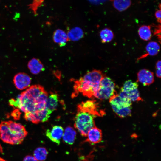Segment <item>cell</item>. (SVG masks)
Masks as SVG:
<instances>
[{"label":"cell","instance_id":"1","mask_svg":"<svg viewBox=\"0 0 161 161\" xmlns=\"http://www.w3.org/2000/svg\"><path fill=\"white\" fill-rule=\"evenodd\" d=\"M48 97L47 92L40 85L32 86L18 95L16 107L27 112H36L44 110Z\"/></svg>","mask_w":161,"mask_h":161},{"label":"cell","instance_id":"2","mask_svg":"<svg viewBox=\"0 0 161 161\" xmlns=\"http://www.w3.org/2000/svg\"><path fill=\"white\" fill-rule=\"evenodd\" d=\"M27 133L25 127L20 123L9 121H2L0 123V138L7 143L21 144Z\"/></svg>","mask_w":161,"mask_h":161},{"label":"cell","instance_id":"3","mask_svg":"<svg viewBox=\"0 0 161 161\" xmlns=\"http://www.w3.org/2000/svg\"><path fill=\"white\" fill-rule=\"evenodd\" d=\"M109 101L113 111L120 117L131 115L132 101L122 92L119 94L116 93L109 98Z\"/></svg>","mask_w":161,"mask_h":161},{"label":"cell","instance_id":"4","mask_svg":"<svg viewBox=\"0 0 161 161\" xmlns=\"http://www.w3.org/2000/svg\"><path fill=\"white\" fill-rule=\"evenodd\" d=\"M94 115L83 112H78L75 118L74 126L81 135L86 137L88 132L95 126Z\"/></svg>","mask_w":161,"mask_h":161},{"label":"cell","instance_id":"5","mask_svg":"<svg viewBox=\"0 0 161 161\" xmlns=\"http://www.w3.org/2000/svg\"><path fill=\"white\" fill-rule=\"evenodd\" d=\"M110 78L104 76L101 80L99 89L95 94V98L100 100L109 99L115 94V85Z\"/></svg>","mask_w":161,"mask_h":161},{"label":"cell","instance_id":"6","mask_svg":"<svg viewBox=\"0 0 161 161\" xmlns=\"http://www.w3.org/2000/svg\"><path fill=\"white\" fill-rule=\"evenodd\" d=\"M138 87L137 82L128 80L124 83L120 91L124 93L131 101H142V99L140 95Z\"/></svg>","mask_w":161,"mask_h":161},{"label":"cell","instance_id":"7","mask_svg":"<svg viewBox=\"0 0 161 161\" xmlns=\"http://www.w3.org/2000/svg\"><path fill=\"white\" fill-rule=\"evenodd\" d=\"M77 111L86 112L95 117L102 116L105 113L103 110L99 108L98 104L95 100L82 102L78 105Z\"/></svg>","mask_w":161,"mask_h":161},{"label":"cell","instance_id":"8","mask_svg":"<svg viewBox=\"0 0 161 161\" xmlns=\"http://www.w3.org/2000/svg\"><path fill=\"white\" fill-rule=\"evenodd\" d=\"M51 113L46 108L44 110L37 112L25 113L24 117L26 120L37 124L47 121Z\"/></svg>","mask_w":161,"mask_h":161},{"label":"cell","instance_id":"9","mask_svg":"<svg viewBox=\"0 0 161 161\" xmlns=\"http://www.w3.org/2000/svg\"><path fill=\"white\" fill-rule=\"evenodd\" d=\"M31 78L27 74L19 72L14 77L13 81L16 88L18 89L22 90L29 87L31 82Z\"/></svg>","mask_w":161,"mask_h":161},{"label":"cell","instance_id":"10","mask_svg":"<svg viewBox=\"0 0 161 161\" xmlns=\"http://www.w3.org/2000/svg\"><path fill=\"white\" fill-rule=\"evenodd\" d=\"M64 132V129L62 126L55 125L51 129H47L46 135L51 141L58 145L60 144V140L62 137Z\"/></svg>","mask_w":161,"mask_h":161},{"label":"cell","instance_id":"11","mask_svg":"<svg viewBox=\"0 0 161 161\" xmlns=\"http://www.w3.org/2000/svg\"><path fill=\"white\" fill-rule=\"evenodd\" d=\"M153 73L149 70L143 69L140 70L137 74V80L144 86H148L154 81Z\"/></svg>","mask_w":161,"mask_h":161},{"label":"cell","instance_id":"12","mask_svg":"<svg viewBox=\"0 0 161 161\" xmlns=\"http://www.w3.org/2000/svg\"><path fill=\"white\" fill-rule=\"evenodd\" d=\"M87 136L86 142H88L91 144L99 143L102 139L101 130L95 126L89 130Z\"/></svg>","mask_w":161,"mask_h":161},{"label":"cell","instance_id":"13","mask_svg":"<svg viewBox=\"0 0 161 161\" xmlns=\"http://www.w3.org/2000/svg\"><path fill=\"white\" fill-rule=\"evenodd\" d=\"M52 38L54 42L60 47L65 46L69 41L67 33L60 29H57L54 32Z\"/></svg>","mask_w":161,"mask_h":161},{"label":"cell","instance_id":"14","mask_svg":"<svg viewBox=\"0 0 161 161\" xmlns=\"http://www.w3.org/2000/svg\"><path fill=\"white\" fill-rule=\"evenodd\" d=\"M27 67L30 72L35 75L38 74L44 70V65L38 58H33L28 62Z\"/></svg>","mask_w":161,"mask_h":161},{"label":"cell","instance_id":"15","mask_svg":"<svg viewBox=\"0 0 161 161\" xmlns=\"http://www.w3.org/2000/svg\"><path fill=\"white\" fill-rule=\"evenodd\" d=\"M146 53L138 58L137 60L143 58L148 55L155 56L159 52L160 47L159 44L154 41L149 42L146 47Z\"/></svg>","mask_w":161,"mask_h":161},{"label":"cell","instance_id":"16","mask_svg":"<svg viewBox=\"0 0 161 161\" xmlns=\"http://www.w3.org/2000/svg\"><path fill=\"white\" fill-rule=\"evenodd\" d=\"M76 132L72 127L70 126L67 127L64 132L62 138L65 143L69 144L72 145L76 137Z\"/></svg>","mask_w":161,"mask_h":161},{"label":"cell","instance_id":"17","mask_svg":"<svg viewBox=\"0 0 161 161\" xmlns=\"http://www.w3.org/2000/svg\"><path fill=\"white\" fill-rule=\"evenodd\" d=\"M58 103V96L57 94L51 93L48 97L46 104V108L50 113L56 110Z\"/></svg>","mask_w":161,"mask_h":161},{"label":"cell","instance_id":"18","mask_svg":"<svg viewBox=\"0 0 161 161\" xmlns=\"http://www.w3.org/2000/svg\"><path fill=\"white\" fill-rule=\"evenodd\" d=\"M69 40L77 41L83 37L84 33L82 29L79 27L73 28L69 30L67 33Z\"/></svg>","mask_w":161,"mask_h":161},{"label":"cell","instance_id":"19","mask_svg":"<svg viewBox=\"0 0 161 161\" xmlns=\"http://www.w3.org/2000/svg\"><path fill=\"white\" fill-rule=\"evenodd\" d=\"M150 25H143L138 30V33L140 38L145 41H148L151 38L152 34Z\"/></svg>","mask_w":161,"mask_h":161},{"label":"cell","instance_id":"20","mask_svg":"<svg viewBox=\"0 0 161 161\" xmlns=\"http://www.w3.org/2000/svg\"><path fill=\"white\" fill-rule=\"evenodd\" d=\"M100 36L101 42L103 43L111 41L114 38V34L112 31L108 28H105L100 31Z\"/></svg>","mask_w":161,"mask_h":161},{"label":"cell","instance_id":"21","mask_svg":"<svg viewBox=\"0 0 161 161\" xmlns=\"http://www.w3.org/2000/svg\"><path fill=\"white\" fill-rule=\"evenodd\" d=\"M114 7L119 11L127 9L131 5V0H113Z\"/></svg>","mask_w":161,"mask_h":161},{"label":"cell","instance_id":"22","mask_svg":"<svg viewBox=\"0 0 161 161\" xmlns=\"http://www.w3.org/2000/svg\"><path fill=\"white\" fill-rule=\"evenodd\" d=\"M48 154V152L45 148L39 147L35 150L33 155L38 161H44L46 159Z\"/></svg>","mask_w":161,"mask_h":161},{"label":"cell","instance_id":"23","mask_svg":"<svg viewBox=\"0 0 161 161\" xmlns=\"http://www.w3.org/2000/svg\"><path fill=\"white\" fill-rule=\"evenodd\" d=\"M21 112L19 109H15L11 112V115L15 120H18L19 119Z\"/></svg>","mask_w":161,"mask_h":161},{"label":"cell","instance_id":"24","mask_svg":"<svg viewBox=\"0 0 161 161\" xmlns=\"http://www.w3.org/2000/svg\"><path fill=\"white\" fill-rule=\"evenodd\" d=\"M154 35H156L159 41V42L161 41V25L160 24L158 25L155 29V31L154 32Z\"/></svg>","mask_w":161,"mask_h":161},{"label":"cell","instance_id":"25","mask_svg":"<svg viewBox=\"0 0 161 161\" xmlns=\"http://www.w3.org/2000/svg\"><path fill=\"white\" fill-rule=\"evenodd\" d=\"M161 9H160L159 10H157L155 14V16L157 19V21L158 23H160L161 22Z\"/></svg>","mask_w":161,"mask_h":161},{"label":"cell","instance_id":"26","mask_svg":"<svg viewBox=\"0 0 161 161\" xmlns=\"http://www.w3.org/2000/svg\"><path fill=\"white\" fill-rule=\"evenodd\" d=\"M23 161H38L34 157L27 155L24 158Z\"/></svg>","mask_w":161,"mask_h":161},{"label":"cell","instance_id":"27","mask_svg":"<svg viewBox=\"0 0 161 161\" xmlns=\"http://www.w3.org/2000/svg\"><path fill=\"white\" fill-rule=\"evenodd\" d=\"M91 1L95 4H99L105 2L107 0H91Z\"/></svg>","mask_w":161,"mask_h":161},{"label":"cell","instance_id":"28","mask_svg":"<svg viewBox=\"0 0 161 161\" xmlns=\"http://www.w3.org/2000/svg\"><path fill=\"white\" fill-rule=\"evenodd\" d=\"M161 61H158L156 64V70H161Z\"/></svg>","mask_w":161,"mask_h":161},{"label":"cell","instance_id":"29","mask_svg":"<svg viewBox=\"0 0 161 161\" xmlns=\"http://www.w3.org/2000/svg\"><path fill=\"white\" fill-rule=\"evenodd\" d=\"M161 70H156V74L157 77L159 78H161Z\"/></svg>","mask_w":161,"mask_h":161},{"label":"cell","instance_id":"30","mask_svg":"<svg viewBox=\"0 0 161 161\" xmlns=\"http://www.w3.org/2000/svg\"><path fill=\"white\" fill-rule=\"evenodd\" d=\"M3 152L2 148L0 144V153H2Z\"/></svg>","mask_w":161,"mask_h":161},{"label":"cell","instance_id":"31","mask_svg":"<svg viewBox=\"0 0 161 161\" xmlns=\"http://www.w3.org/2000/svg\"><path fill=\"white\" fill-rule=\"evenodd\" d=\"M0 161H6L3 158L0 157Z\"/></svg>","mask_w":161,"mask_h":161},{"label":"cell","instance_id":"32","mask_svg":"<svg viewBox=\"0 0 161 161\" xmlns=\"http://www.w3.org/2000/svg\"></svg>","mask_w":161,"mask_h":161}]
</instances>
